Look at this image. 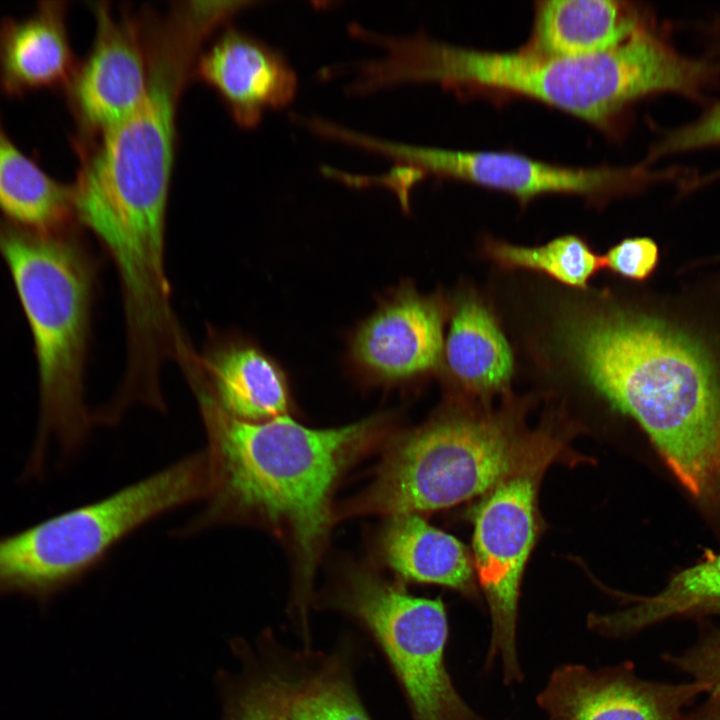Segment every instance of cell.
I'll return each instance as SVG.
<instances>
[{"label": "cell", "mask_w": 720, "mask_h": 720, "mask_svg": "<svg viewBox=\"0 0 720 720\" xmlns=\"http://www.w3.org/2000/svg\"><path fill=\"white\" fill-rule=\"evenodd\" d=\"M568 350L590 384L646 432L686 491L720 504V354L693 329L659 316L571 318Z\"/></svg>", "instance_id": "obj_1"}, {"label": "cell", "mask_w": 720, "mask_h": 720, "mask_svg": "<svg viewBox=\"0 0 720 720\" xmlns=\"http://www.w3.org/2000/svg\"><path fill=\"white\" fill-rule=\"evenodd\" d=\"M193 61L163 44L148 50L139 106L82 152L73 215L112 256L126 314L151 319L170 307L164 269L165 215L175 148L176 103Z\"/></svg>", "instance_id": "obj_2"}, {"label": "cell", "mask_w": 720, "mask_h": 720, "mask_svg": "<svg viewBox=\"0 0 720 720\" xmlns=\"http://www.w3.org/2000/svg\"><path fill=\"white\" fill-rule=\"evenodd\" d=\"M385 70L395 86L431 82L454 90L509 91L599 127H608L643 96L693 94L712 72L703 62L679 56L644 26L613 49L583 56L542 55L524 47L478 50L418 31L391 40Z\"/></svg>", "instance_id": "obj_3"}, {"label": "cell", "mask_w": 720, "mask_h": 720, "mask_svg": "<svg viewBox=\"0 0 720 720\" xmlns=\"http://www.w3.org/2000/svg\"><path fill=\"white\" fill-rule=\"evenodd\" d=\"M209 435L211 503L206 522L258 515L292 527L309 572L328 523L332 486L376 422L311 429L280 415L244 421L215 401L201 374L188 378Z\"/></svg>", "instance_id": "obj_4"}, {"label": "cell", "mask_w": 720, "mask_h": 720, "mask_svg": "<svg viewBox=\"0 0 720 720\" xmlns=\"http://www.w3.org/2000/svg\"><path fill=\"white\" fill-rule=\"evenodd\" d=\"M4 260L34 344L40 413L25 476H39L47 447L56 440L64 453L83 442L89 415L83 371L94 270L85 249L66 229L44 233L0 215Z\"/></svg>", "instance_id": "obj_5"}, {"label": "cell", "mask_w": 720, "mask_h": 720, "mask_svg": "<svg viewBox=\"0 0 720 720\" xmlns=\"http://www.w3.org/2000/svg\"><path fill=\"white\" fill-rule=\"evenodd\" d=\"M557 448L498 419L445 418L399 443L360 506L393 515L449 507L547 465Z\"/></svg>", "instance_id": "obj_6"}, {"label": "cell", "mask_w": 720, "mask_h": 720, "mask_svg": "<svg viewBox=\"0 0 720 720\" xmlns=\"http://www.w3.org/2000/svg\"><path fill=\"white\" fill-rule=\"evenodd\" d=\"M183 496L179 479L163 470L105 499L0 536V594L49 598L127 533L180 505Z\"/></svg>", "instance_id": "obj_7"}, {"label": "cell", "mask_w": 720, "mask_h": 720, "mask_svg": "<svg viewBox=\"0 0 720 720\" xmlns=\"http://www.w3.org/2000/svg\"><path fill=\"white\" fill-rule=\"evenodd\" d=\"M350 602L386 653L416 720H483L457 693L446 670L448 623L441 600L413 597L359 575Z\"/></svg>", "instance_id": "obj_8"}, {"label": "cell", "mask_w": 720, "mask_h": 720, "mask_svg": "<svg viewBox=\"0 0 720 720\" xmlns=\"http://www.w3.org/2000/svg\"><path fill=\"white\" fill-rule=\"evenodd\" d=\"M545 466L503 480L488 492L474 517V562L492 627L485 664L490 668L500 658L506 684L522 679L516 650L518 600L536 537L537 481Z\"/></svg>", "instance_id": "obj_9"}, {"label": "cell", "mask_w": 720, "mask_h": 720, "mask_svg": "<svg viewBox=\"0 0 720 720\" xmlns=\"http://www.w3.org/2000/svg\"><path fill=\"white\" fill-rule=\"evenodd\" d=\"M96 31L86 58L77 65L67 95L82 136L97 135L128 117L144 99L149 66L139 24L94 3Z\"/></svg>", "instance_id": "obj_10"}, {"label": "cell", "mask_w": 720, "mask_h": 720, "mask_svg": "<svg viewBox=\"0 0 720 720\" xmlns=\"http://www.w3.org/2000/svg\"><path fill=\"white\" fill-rule=\"evenodd\" d=\"M400 161L420 181L454 178L508 192L522 201L546 193L601 194L623 189L639 169L571 168L497 151H456L408 144Z\"/></svg>", "instance_id": "obj_11"}, {"label": "cell", "mask_w": 720, "mask_h": 720, "mask_svg": "<svg viewBox=\"0 0 720 720\" xmlns=\"http://www.w3.org/2000/svg\"><path fill=\"white\" fill-rule=\"evenodd\" d=\"M705 686L637 677L632 663L591 670L578 664L555 669L537 696L549 720H683V710Z\"/></svg>", "instance_id": "obj_12"}, {"label": "cell", "mask_w": 720, "mask_h": 720, "mask_svg": "<svg viewBox=\"0 0 720 720\" xmlns=\"http://www.w3.org/2000/svg\"><path fill=\"white\" fill-rule=\"evenodd\" d=\"M198 77L220 96L242 127L288 105L298 87L296 72L278 50L235 28L224 31L198 58Z\"/></svg>", "instance_id": "obj_13"}, {"label": "cell", "mask_w": 720, "mask_h": 720, "mask_svg": "<svg viewBox=\"0 0 720 720\" xmlns=\"http://www.w3.org/2000/svg\"><path fill=\"white\" fill-rule=\"evenodd\" d=\"M443 345V316L437 302L406 290L363 324L354 340V354L374 374L402 379L434 368Z\"/></svg>", "instance_id": "obj_14"}, {"label": "cell", "mask_w": 720, "mask_h": 720, "mask_svg": "<svg viewBox=\"0 0 720 720\" xmlns=\"http://www.w3.org/2000/svg\"><path fill=\"white\" fill-rule=\"evenodd\" d=\"M77 64L64 1H45L28 15L0 20V91L19 97L67 87Z\"/></svg>", "instance_id": "obj_15"}, {"label": "cell", "mask_w": 720, "mask_h": 720, "mask_svg": "<svg viewBox=\"0 0 720 720\" xmlns=\"http://www.w3.org/2000/svg\"><path fill=\"white\" fill-rule=\"evenodd\" d=\"M641 27L636 9L625 1H538L524 48L550 56L595 54L621 45Z\"/></svg>", "instance_id": "obj_16"}, {"label": "cell", "mask_w": 720, "mask_h": 720, "mask_svg": "<svg viewBox=\"0 0 720 720\" xmlns=\"http://www.w3.org/2000/svg\"><path fill=\"white\" fill-rule=\"evenodd\" d=\"M200 363L213 398L230 416L257 422L285 414L283 376L257 348L242 343L219 345Z\"/></svg>", "instance_id": "obj_17"}, {"label": "cell", "mask_w": 720, "mask_h": 720, "mask_svg": "<svg viewBox=\"0 0 720 720\" xmlns=\"http://www.w3.org/2000/svg\"><path fill=\"white\" fill-rule=\"evenodd\" d=\"M386 561L403 577L473 593V568L465 547L415 513L394 515L383 536Z\"/></svg>", "instance_id": "obj_18"}, {"label": "cell", "mask_w": 720, "mask_h": 720, "mask_svg": "<svg viewBox=\"0 0 720 720\" xmlns=\"http://www.w3.org/2000/svg\"><path fill=\"white\" fill-rule=\"evenodd\" d=\"M0 212L34 231L65 230L73 215L72 185L48 175L8 136L0 120Z\"/></svg>", "instance_id": "obj_19"}, {"label": "cell", "mask_w": 720, "mask_h": 720, "mask_svg": "<svg viewBox=\"0 0 720 720\" xmlns=\"http://www.w3.org/2000/svg\"><path fill=\"white\" fill-rule=\"evenodd\" d=\"M451 372L477 391L503 388L513 370L509 345L489 311L474 299L457 307L446 342Z\"/></svg>", "instance_id": "obj_20"}, {"label": "cell", "mask_w": 720, "mask_h": 720, "mask_svg": "<svg viewBox=\"0 0 720 720\" xmlns=\"http://www.w3.org/2000/svg\"><path fill=\"white\" fill-rule=\"evenodd\" d=\"M632 606L606 615L592 614L588 626L610 638L632 635L653 624L720 601V554L675 574L653 596L631 597Z\"/></svg>", "instance_id": "obj_21"}, {"label": "cell", "mask_w": 720, "mask_h": 720, "mask_svg": "<svg viewBox=\"0 0 720 720\" xmlns=\"http://www.w3.org/2000/svg\"><path fill=\"white\" fill-rule=\"evenodd\" d=\"M488 251L505 267L540 271L578 288H586L590 277L604 266L603 257L596 255L580 238L571 235L533 248L492 243Z\"/></svg>", "instance_id": "obj_22"}, {"label": "cell", "mask_w": 720, "mask_h": 720, "mask_svg": "<svg viewBox=\"0 0 720 720\" xmlns=\"http://www.w3.org/2000/svg\"><path fill=\"white\" fill-rule=\"evenodd\" d=\"M283 720H370L351 687L333 675L289 683L281 679Z\"/></svg>", "instance_id": "obj_23"}, {"label": "cell", "mask_w": 720, "mask_h": 720, "mask_svg": "<svg viewBox=\"0 0 720 720\" xmlns=\"http://www.w3.org/2000/svg\"><path fill=\"white\" fill-rule=\"evenodd\" d=\"M223 720H283L280 677L222 676Z\"/></svg>", "instance_id": "obj_24"}, {"label": "cell", "mask_w": 720, "mask_h": 720, "mask_svg": "<svg viewBox=\"0 0 720 720\" xmlns=\"http://www.w3.org/2000/svg\"><path fill=\"white\" fill-rule=\"evenodd\" d=\"M665 659L703 684L706 693L720 696V629H710L692 647Z\"/></svg>", "instance_id": "obj_25"}, {"label": "cell", "mask_w": 720, "mask_h": 720, "mask_svg": "<svg viewBox=\"0 0 720 720\" xmlns=\"http://www.w3.org/2000/svg\"><path fill=\"white\" fill-rule=\"evenodd\" d=\"M659 260L656 243L646 237L629 238L612 247L603 257L604 265L617 274L633 280H644L655 270Z\"/></svg>", "instance_id": "obj_26"}, {"label": "cell", "mask_w": 720, "mask_h": 720, "mask_svg": "<svg viewBox=\"0 0 720 720\" xmlns=\"http://www.w3.org/2000/svg\"><path fill=\"white\" fill-rule=\"evenodd\" d=\"M709 145H720V104L697 121L668 135L655 153L685 151Z\"/></svg>", "instance_id": "obj_27"}, {"label": "cell", "mask_w": 720, "mask_h": 720, "mask_svg": "<svg viewBox=\"0 0 720 720\" xmlns=\"http://www.w3.org/2000/svg\"><path fill=\"white\" fill-rule=\"evenodd\" d=\"M683 720H720V696L710 695L692 713L684 715Z\"/></svg>", "instance_id": "obj_28"}, {"label": "cell", "mask_w": 720, "mask_h": 720, "mask_svg": "<svg viewBox=\"0 0 720 720\" xmlns=\"http://www.w3.org/2000/svg\"><path fill=\"white\" fill-rule=\"evenodd\" d=\"M708 615H720V601L701 605L687 613L686 617H698Z\"/></svg>", "instance_id": "obj_29"}]
</instances>
